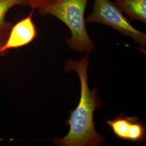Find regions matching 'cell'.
I'll list each match as a JSON object with an SVG mask.
<instances>
[{
	"label": "cell",
	"instance_id": "obj_2",
	"mask_svg": "<svg viewBox=\"0 0 146 146\" xmlns=\"http://www.w3.org/2000/svg\"><path fill=\"white\" fill-rule=\"evenodd\" d=\"M88 0H55L51 4L38 9L41 16L52 15L68 27L72 36L66 41L70 49L90 53L94 48L86 27L84 13Z\"/></svg>",
	"mask_w": 146,
	"mask_h": 146
},
{
	"label": "cell",
	"instance_id": "obj_3",
	"mask_svg": "<svg viewBox=\"0 0 146 146\" xmlns=\"http://www.w3.org/2000/svg\"><path fill=\"white\" fill-rule=\"evenodd\" d=\"M86 23H99L109 26L122 35L132 37L141 46H146V33L133 26L130 21L110 0H94L92 14L86 18Z\"/></svg>",
	"mask_w": 146,
	"mask_h": 146
},
{
	"label": "cell",
	"instance_id": "obj_7",
	"mask_svg": "<svg viewBox=\"0 0 146 146\" xmlns=\"http://www.w3.org/2000/svg\"><path fill=\"white\" fill-rule=\"evenodd\" d=\"M16 5H29V0H0V33L10 31L13 26L5 20L7 12Z\"/></svg>",
	"mask_w": 146,
	"mask_h": 146
},
{
	"label": "cell",
	"instance_id": "obj_1",
	"mask_svg": "<svg viewBox=\"0 0 146 146\" xmlns=\"http://www.w3.org/2000/svg\"><path fill=\"white\" fill-rule=\"evenodd\" d=\"M88 56L86 54L80 61L69 60L66 63L65 70H74L78 74L81 85V95L78 106L70 111L66 125H69L68 134L62 139L53 140L58 146H99L104 141V137L97 133L95 129L94 110L101 106L97 92L94 88L90 92L87 76Z\"/></svg>",
	"mask_w": 146,
	"mask_h": 146
},
{
	"label": "cell",
	"instance_id": "obj_8",
	"mask_svg": "<svg viewBox=\"0 0 146 146\" xmlns=\"http://www.w3.org/2000/svg\"><path fill=\"white\" fill-rule=\"evenodd\" d=\"M55 0H29V6L32 9V11L42 8L44 7L51 4Z\"/></svg>",
	"mask_w": 146,
	"mask_h": 146
},
{
	"label": "cell",
	"instance_id": "obj_5",
	"mask_svg": "<svg viewBox=\"0 0 146 146\" xmlns=\"http://www.w3.org/2000/svg\"><path fill=\"white\" fill-rule=\"evenodd\" d=\"M33 11L12 26L6 41L0 49V55H4L8 50L27 46L36 38L37 32L33 21Z\"/></svg>",
	"mask_w": 146,
	"mask_h": 146
},
{
	"label": "cell",
	"instance_id": "obj_6",
	"mask_svg": "<svg viewBox=\"0 0 146 146\" xmlns=\"http://www.w3.org/2000/svg\"><path fill=\"white\" fill-rule=\"evenodd\" d=\"M114 4L129 17V21L146 23V0H114Z\"/></svg>",
	"mask_w": 146,
	"mask_h": 146
},
{
	"label": "cell",
	"instance_id": "obj_4",
	"mask_svg": "<svg viewBox=\"0 0 146 146\" xmlns=\"http://www.w3.org/2000/svg\"><path fill=\"white\" fill-rule=\"evenodd\" d=\"M106 123L114 135L121 140L137 143L146 140V127L135 116H127L121 113L113 120H107Z\"/></svg>",
	"mask_w": 146,
	"mask_h": 146
},
{
	"label": "cell",
	"instance_id": "obj_9",
	"mask_svg": "<svg viewBox=\"0 0 146 146\" xmlns=\"http://www.w3.org/2000/svg\"><path fill=\"white\" fill-rule=\"evenodd\" d=\"M9 31H10L0 33V49L6 41L7 37L8 36Z\"/></svg>",
	"mask_w": 146,
	"mask_h": 146
}]
</instances>
